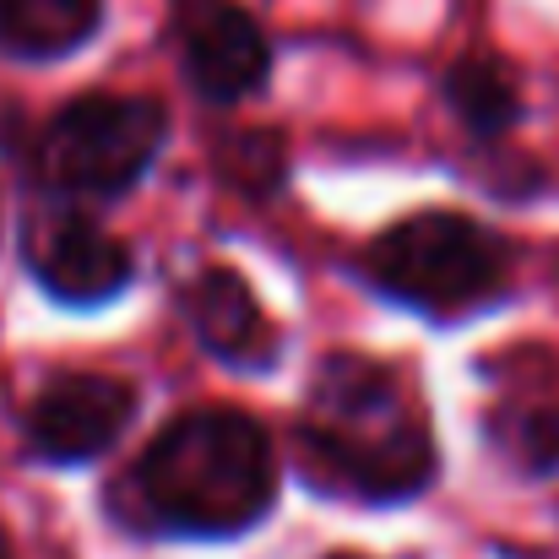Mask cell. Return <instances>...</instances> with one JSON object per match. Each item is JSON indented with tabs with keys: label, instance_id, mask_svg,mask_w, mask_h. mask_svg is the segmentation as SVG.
I'll return each mask as SVG.
<instances>
[{
	"label": "cell",
	"instance_id": "6da1fadb",
	"mask_svg": "<svg viewBox=\"0 0 559 559\" xmlns=\"http://www.w3.org/2000/svg\"><path fill=\"white\" fill-rule=\"evenodd\" d=\"M283 462L245 407L201 402L104 484V522L136 544H239L272 522Z\"/></svg>",
	"mask_w": 559,
	"mask_h": 559
},
{
	"label": "cell",
	"instance_id": "7a4b0ae2",
	"mask_svg": "<svg viewBox=\"0 0 559 559\" xmlns=\"http://www.w3.org/2000/svg\"><path fill=\"white\" fill-rule=\"evenodd\" d=\"M294 473L343 511H413L440 484V440L418 385L374 354H326L294 413Z\"/></svg>",
	"mask_w": 559,
	"mask_h": 559
},
{
	"label": "cell",
	"instance_id": "3957f363",
	"mask_svg": "<svg viewBox=\"0 0 559 559\" xmlns=\"http://www.w3.org/2000/svg\"><path fill=\"white\" fill-rule=\"evenodd\" d=\"M354 277L380 305L418 316L435 332H462L516 299V250L467 212L424 206L374 234Z\"/></svg>",
	"mask_w": 559,
	"mask_h": 559
},
{
	"label": "cell",
	"instance_id": "277c9868",
	"mask_svg": "<svg viewBox=\"0 0 559 559\" xmlns=\"http://www.w3.org/2000/svg\"><path fill=\"white\" fill-rule=\"evenodd\" d=\"M175 126L169 109L147 93H71L55 104V115L27 136L22 164L33 169V186L87 201V206H115L158 169Z\"/></svg>",
	"mask_w": 559,
	"mask_h": 559
},
{
	"label": "cell",
	"instance_id": "5b68a950",
	"mask_svg": "<svg viewBox=\"0 0 559 559\" xmlns=\"http://www.w3.org/2000/svg\"><path fill=\"white\" fill-rule=\"evenodd\" d=\"M16 261L33 277V288L71 316L109 310L136 283V255L120 234L98 223L87 201L33 190L16 212Z\"/></svg>",
	"mask_w": 559,
	"mask_h": 559
},
{
	"label": "cell",
	"instance_id": "8992f818",
	"mask_svg": "<svg viewBox=\"0 0 559 559\" xmlns=\"http://www.w3.org/2000/svg\"><path fill=\"white\" fill-rule=\"evenodd\" d=\"M142 413V385L115 370H55L22 407V456L33 467H98Z\"/></svg>",
	"mask_w": 559,
	"mask_h": 559
},
{
	"label": "cell",
	"instance_id": "52a82bcc",
	"mask_svg": "<svg viewBox=\"0 0 559 559\" xmlns=\"http://www.w3.org/2000/svg\"><path fill=\"white\" fill-rule=\"evenodd\" d=\"M169 49L190 98L206 109H239L272 87L277 49L239 0H169Z\"/></svg>",
	"mask_w": 559,
	"mask_h": 559
},
{
	"label": "cell",
	"instance_id": "ba28073f",
	"mask_svg": "<svg viewBox=\"0 0 559 559\" xmlns=\"http://www.w3.org/2000/svg\"><path fill=\"white\" fill-rule=\"evenodd\" d=\"M175 305L186 316L195 348L212 365H223L228 374H272L283 365L288 337L266 316L261 294L250 288V277L239 266H223V261L195 266L186 283H180Z\"/></svg>",
	"mask_w": 559,
	"mask_h": 559
},
{
	"label": "cell",
	"instance_id": "9c48e42d",
	"mask_svg": "<svg viewBox=\"0 0 559 559\" xmlns=\"http://www.w3.org/2000/svg\"><path fill=\"white\" fill-rule=\"evenodd\" d=\"M109 22V0H0V60L60 66Z\"/></svg>",
	"mask_w": 559,
	"mask_h": 559
},
{
	"label": "cell",
	"instance_id": "30bf717a",
	"mask_svg": "<svg viewBox=\"0 0 559 559\" xmlns=\"http://www.w3.org/2000/svg\"><path fill=\"white\" fill-rule=\"evenodd\" d=\"M440 98L473 142H500L527 120V98L516 71L500 55H462L440 76Z\"/></svg>",
	"mask_w": 559,
	"mask_h": 559
},
{
	"label": "cell",
	"instance_id": "8fae6325",
	"mask_svg": "<svg viewBox=\"0 0 559 559\" xmlns=\"http://www.w3.org/2000/svg\"><path fill=\"white\" fill-rule=\"evenodd\" d=\"M484 445L511 467L516 478H555L559 473V402L544 396H511L484 413Z\"/></svg>",
	"mask_w": 559,
	"mask_h": 559
},
{
	"label": "cell",
	"instance_id": "7c38bea8",
	"mask_svg": "<svg viewBox=\"0 0 559 559\" xmlns=\"http://www.w3.org/2000/svg\"><path fill=\"white\" fill-rule=\"evenodd\" d=\"M217 175L245 195L266 201L288 186V147L272 131H234L228 142H217Z\"/></svg>",
	"mask_w": 559,
	"mask_h": 559
},
{
	"label": "cell",
	"instance_id": "4fadbf2b",
	"mask_svg": "<svg viewBox=\"0 0 559 559\" xmlns=\"http://www.w3.org/2000/svg\"><path fill=\"white\" fill-rule=\"evenodd\" d=\"M0 559H16V549H11V538H5V527H0Z\"/></svg>",
	"mask_w": 559,
	"mask_h": 559
},
{
	"label": "cell",
	"instance_id": "5bb4252c",
	"mask_svg": "<svg viewBox=\"0 0 559 559\" xmlns=\"http://www.w3.org/2000/svg\"><path fill=\"white\" fill-rule=\"evenodd\" d=\"M326 559H359V555H348V549H337V555H326Z\"/></svg>",
	"mask_w": 559,
	"mask_h": 559
}]
</instances>
